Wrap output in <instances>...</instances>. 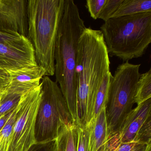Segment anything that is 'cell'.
Wrapping results in <instances>:
<instances>
[{
	"label": "cell",
	"instance_id": "obj_1",
	"mask_svg": "<svg viewBox=\"0 0 151 151\" xmlns=\"http://www.w3.org/2000/svg\"><path fill=\"white\" fill-rule=\"evenodd\" d=\"M109 53L100 30L86 28L78 45L76 64L78 114L84 126L93 117L97 93L110 71Z\"/></svg>",
	"mask_w": 151,
	"mask_h": 151
},
{
	"label": "cell",
	"instance_id": "obj_2",
	"mask_svg": "<svg viewBox=\"0 0 151 151\" xmlns=\"http://www.w3.org/2000/svg\"><path fill=\"white\" fill-rule=\"evenodd\" d=\"M77 6L73 0H62L55 47V75L74 123L79 124L76 81L77 52L85 29Z\"/></svg>",
	"mask_w": 151,
	"mask_h": 151
},
{
	"label": "cell",
	"instance_id": "obj_3",
	"mask_svg": "<svg viewBox=\"0 0 151 151\" xmlns=\"http://www.w3.org/2000/svg\"><path fill=\"white\" fill-rule=\"evenodd\" d=\"M62 0H27V38L45 76L55 75L54 52Z\"/></svg>",
	"mask_w": 151,
	"mask_h": 151
},
{
	"label": "cell",
	"instance_id": "obj_4",
	"mask_svg": "<svg viewBox=\"0 0 151 151\" xmlns=\"http://www.w3.org/2000/svg\"><path fill=\"white\" fill-rule=\"evenodd\" d=\"M100 29L110 56L124 62L139 58L151 43V12L111 17Z\"/></svg>",
	"mask_w": 151,
	"mask_h": 151
},
{
	"label": "cell",
	"instance_id": "obj_5",
	"mask_svg": "<svg viewBox=\"0 0 151 151\" xmlns=\"http://www.w3.org/2000/svg\"><path fill=\"white\" fill-rule=\"evenodd\" d=\"M40 86L41 99L35 122L36 143L56 139L66 126L74 123L56 81L45 76L41 80Z\"/></svg>",
	"mask_w": 151,
	"mask_h": 151
},
{
	"label": "cell",
	"instance_id": "obj_6",
	"mask_svg": "<svg viewBox=\"0 0 151 151\" xmlns=\"http://www.w3.org/2000/svg\"><path fill=\"white\" fill-rule=\"evenodd\" d=\"M140 65L127 61L119 65L114 76H111L106 113L108 127L114 134L118 133L125 118L133 109Z\"/></svg>",
	"mask_w": 151,
	"mask_h": 151
},
{
	"label": "cell",
	"instance_id": "obj_7",
	"mask_svg": "<svg viewBox=\"0 0 151 151\" xmlns=\"http://www.w3.org/2000/svg\"><path fill=\"white\" fill-rule=\"evenodd\" d=\"M41 97L40 84L21 97L8 151H28L36 144L35 122Z\"/></svg>",
	"mask_w": 151,
	"mask_h": 151
},
{
	"label": "cell",
	"instance_id": "obj_8",
	"mask_svg": "<svg viewBox=\"0 0 151 151\" xmlns=\"http://www.w3.org/2000/svg\"><path fill=\"white\" fill-rule=\"evenodd\" d=\"M106 108L84 125L88 132L87 151H115L121 145L118 133L114 134L108 129Z\"/></svg>",
	"mask_w": 151,
	"mask_h": 151
},
{
	"label": "cell",
	"instance_id": "obj_9",
	"mask_svg": "<svg viewBox=\"0 0 151 151\" xmlns=\"http://www.w3.org/2000/svg\"><path fill=\"white\" fill-rule=\"evenodd\" d=\"M7 76H0V91L24 95L39 86L45 76L39 66L22 70L5 69Z\"/></svg>",
	"mask_w": 151,
	"mask_h": 151
},
{
	"label": "cell",
	"instance_id": "obj_10",
	"mask_svg": "<svg viewBox=\"0 0 151 151\" xmlns=\"http://www.w3.org/2000/svg\"><path fill=\"white\" fill-rule=\"evenodd\" d=\"M27 0H0V31L27 37Z\"/></svg>",
	"mask_w": 151,
	"mask_h": 151
},
{
	"label": "cell",
	"instance_id": "obj_11",
	"mask_svg": "<svg viewBox=\"0 0 151 151\" xmlns=\"http://www.w3.org/2000/svg\"><path fill=\"white\" fill-rule=\"evenodd\" d=\"M37 66L31 43L21 46L0 43V68L17 70Z\"/></svg>",
	"mask_w": 151,
	"mask_h": 151
},
{
	"label": "cell",
	"instance_id": "obj_12",
	"mask_svg": "<svg viewBox=\"0 0 151 151\" xmlns=\"http://www.w3.org/2000/svg\"><path fill=\"white\" fill-rule=\"evenodd\" d=\"M151 116V98L133 109L125 118L118 132L121 144L133 141L147 119Z\"/></svg>",
	"mask_w": 151,
	"mask_h": 151
},
{
	"label": "cell",
	"instance_id": "obj_13",
	"mask_svg": "<svg viewBox=\"0 0 151 151\" xmlns=\"http://www.w3.org/2000/svg\"><path fill=\"white\" fill-rule=\"evenodd\" d=\"M149 12H151V0H123L111 17Z\"/></svg>",
	"mask_w": 151,
	"mask_h": 151
},
{
	"label": "cell",
	"instance_id": "obj_14",
	"mask_svg": "<svg viewBox=\"0 0 151 151\" xmlns=\"http://www.w3.org/2000/svg\"><path fill=\"white\" fill-rule=\"evenodd\" d=\"M58 151H77V124L66 126L56 139Z\"/></svg>",
	"mask_w": 151,
	"mask_h": 151
},
{
	"label": "cell",
	"instance_id": "obj_15",
	"mask_svg": "<svg viewBox=\"0 0 151 151\" xmlns=\"http://www.w3.org/2000/svg\"><path fill=\"white\" fill-rule=\"evenodd\" d=\"M150 98H151V68L147 72L140 75L134 97V101L137 106H138Z\"/></svg>",
	"mask_w": 151,
	"mask_h": 151
},
{
	"label": "cell",
	"instance_id": "obj_16",
	"mask_svg": "<svg viewBox=\"0 0 151 151\" xmlns=\"http://www.w3.org/2000/svg\"><path fill=\"white\" fill-rule=\"evenodd\" d=\"M112 76L110 72L106 75L97 93L93 106L92 117H96L102 109L106 107L109 86Z\"/></svg>",
	"mask_w": 151,
	"mask_h": 151
},
{
	"label": "cell",
	"instance_id": "obj_17",
	"mask_svg": "<svg viewBox=\"0 0 151 151\" xmlns=\"http://www.w3.org/2000/svg\"><path fill=\"white\" fill-rule=\"evenodd\" d=\"M17 106L12 111L9 119L1 131L0 132V151H8L11 134L17 111Z\"/></svg>",
	"mask_w": 151,
	"mask_h": 151
},
{
	"label": "cell",
	"instance_id": "obj_18",
	"mask_svg": "<svg viewBox=\"0 0 151 151\" xmlns=\"http://www.w3.org/2000/svg\"><path fill=\"white\" fill-rule=\"evenodd\" d=\"M30 43L26 37L22 36L19 33L0 31V43L1 44L21 46Z\"/></svg>",
	"mask_w": 151,
	"mask_h": 151
},
{
	"label": "cell",
	"instance_id": "obj_19",
	"mask_svg": "<svg viewBox=\"0 0 151 151\" xmlns=\"http://www.w3.org/2000/svg\"><path fill=\"white\" fill-rule=\"evenodd\" d=\"M133 141L139 144L151 145V116L145 121Z\"/></svg>",
	"mask_w": 151,
	"mask_h": 151
},
{
	"label": "cell",
	"instance_id": "obj_20",
	"mask_svg": "<svg viewBox=\"0 0 151 151\" xmlns=\"http://www.w3.org/2000/svg\"><path fill=\"white\" fill-rule=\"evenodd\" d=\"M123 0H106L101 9L99 19L106 22L111 18L113 14L117 10Z\"/></svg>",
	"mask_w": 151,
	"mask_h": 151
},
{
	"label": "cell",
	"instance_id": "obj_21",
	"mask_svg": "<svg viewBox=\"0 0 151 151\" xmlns=\"http://www.w3.org/2000/svg\"><path fill=\"white\" fill-rule=\"evenodd\" d=\"M106 0H87L86 6L91 17L94 20L99 19L102 8Z\"/></svg>",
	"mask_w": 151,
	"mask_h": 151
},
{
	"label": "cell",
	"instance_id": "obj_22",
	"mask_svg": "<svg viewBox=\"0 0 151 151\" xmlns=\"http://www.w3.org/2000/svg\"><path fill=\"white\" fill-rule=\"evenodd\" d=\"M77 151H87L88 134L85 127L77 124Z\"/></svg>",
	"mask_w": 151,
	"mask_h": 151
},
{
	"label": "cell",
	"instance_id": "obj_23",
	"mask_svg": "<svg viewBox=\"0 0 151 151\" xmlns=\"http://www.w3.org/2000/svg\"><path fill=\"white\" fill-rule=\"evenodd\" d=\"M28 151H58L56 140L45 143H36Z\"/></svg>",
	"mask_w": 151,
	"mask_h": 151
},
{
	"label": "cell",
	"instance_id": "obj_24",
	"mask_svg": "<svg viewBox=\"0 0 151 151\" xmlns=\"http://www.w3.org/2000/svg\"><path fill=\"white\" fill-rule=\"evenodd\" d=\"M137 144V142L135 141H132L125 144H122L115 151H131Z\"/></svg>",
	"mask_w": 151,
	"mask_h": 151
},
{
	"label": "cell",
	"instance_id": "obj_25",
	"mask_svg": "<svg viewBox=\"0 0 151 151\" xmlns=\"http://www.w3.org/2000/svg\"><path fill=\"white\" fill-rule=\"evenodd\" d=\"M150 145H147L138 143L131 151H146L147 147Z\"/></svg>",
	"mask_w": 151,
	"mask_h": 151
},
{
	"label": "cell",
	"instance_id": "obj_26",
	"mask_svg": "<svg viewBox=\"0 0 151 151\" xmlns=\"http://www.w3.org/2000/svg\"><path fill=\"white\" fill-rule=\"evenodd\" d=\"M7 74L6 70L0 68V76H7Z\"/></svg>",
	"mask_w": 151,
	"mask_h": 151
},
{
	"label": "cell",
	"instance_id": "obj_27",
	"mask_svg": "<svg viewBox=\"0 0 151 151\" xmlns=\"http://www.w3.org/2000/svg\"><path fill=\"white\" fill-rule=\"evenodd\" d=\"M151 145L148 146V148L147 149L146 151H151Z\"/></svg>",
	"mask_w": 151,
	"mask_h": 151
}]
</instances>
